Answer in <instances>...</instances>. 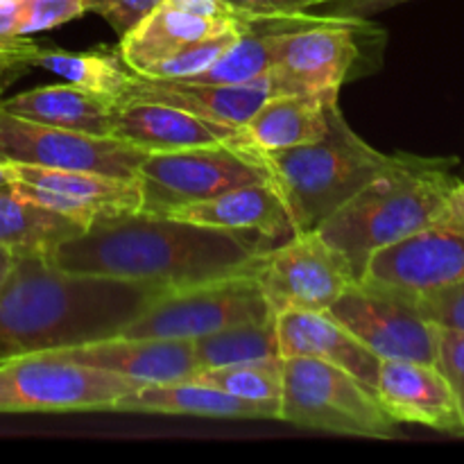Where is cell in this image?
Listing matches in <instances>:
<instances>
[{"label": "cell", "instance_id": "9", "mask_svg": "<svg viewBox=\"0 0 464 464\" xmlns=\"http://www.w3.org/2000/svg\"><path fill=\"white\" fill-rule=\"evenodd\" d=\"M254 275H236L188 288L159 293L148 306L121 331L139 338L198 340L245 322L272 320Z\"/></svg>", "mask_w": 464, "mask_h": 464}, {"label": "cell", "instance_id": "13", "mask_svg": "<svg viewBox=\"0 0 464 464\" xmlns=\"http://www.w3.org/2000/svg\"><path fill=\"white\" fill-rule=\"evenodd\" d=\"M365 279L421 293L464 279V190L424 229L372 254Z\"/></svg>", "mask_w": 464, "mask_h": 464}, {"label": "cell", "instance_id": "20", "mask_svg": "<svg viewBox=\"0 0 464 464\" xmlns=\"http://www.w3.org/2000/svg\"><path fill=\"white\" fill-rule=\"evenodd\" d=\"M116 412H152V415H190L211 420H279L281 401H247L229 392L198 383H143L122 394Z\"/></svg>", "mask_w": 464, "mask_h": 464}, {"label": "cell", "instance_id": "23", "mask_svg": "<svg viewBox=\"0 0 464 464\" xmlns=\"http://www.w3.org/2000/svg\"><path fill=\"white\" fill-rule=\"evenodd\" d=\"M240 18H208L181 12L170 5H159L134 30L121 36L118 57L136 75H145L163 59L172 57L186 45L238 25Z\"/></svg>", "mask_w": 464, "mask_h": 464}, {"label": "cell", "instance_id": "25", "mask_svg": "<svg viewBox=\"0 0 464 464\" xmlns=\"http://www.w3.org/2000/svg\"><path fill=\"white\" fill-rule=\"evenodd\" d=\"M82 231L80 222L21 198L9 184L0 186V247L16 256H53Z\"/></svg>", "mask_w": 464, "mask_h": 464}, {"label": "cell", "instance_id": "27", "mask_svg": "<svg viewBox=\"0 0 464 464\" xmlns=\"http://www.w3.org/2000/svg\"><path fill=\"white\" fill-rule=\"evenodd\" d=\"M193 344L199 370L281 356L276 317L227 326V329L216 331V334L193 340Z\"/></svg>", "mask_w": 464, "mask_h": 464}, {"label": "cell", "instance_id": "3", "mask_svg": "<svg viewBox=\"0 0 464 464\" xmlns=\"http://www.w3.org/2000/svg\"><path fill=\"white\" fill-rule=\"evenodd\" d=\"M456 159L394 152L392 161L347 199L317 234L361 279L372 254L438 220L460 190Z\"/></svg>", "mask_w": 464, "mask_h": 464}, {"label": "cell", "instance_id": "6", "mask_svg": "<svg viewBox=\"0 0 464 464\" xmlns=\"http://www.w3.org/2000/svg\"><path fill=\"white\" fill-rule=\"evenodd\" d=\"M281 421L353 438L392 440L399 421L385 412L374 390L331 362L306 356L284 358Z\"/></svg>", "mask_w": 464, "mask_h": 464}, {"label": "cell", "instance_id": "30", "mask_svg": "<svg viewBox=\"0 0 464 464\" xmlns=\"http://www.w3.org/2000/svg\"><path fill=\"white\" fill-rule=\"evenodd\" d=\"M415 302L433 326L464 334V279L415 293Z\"/></svg>", "mask_w": 464, "mask_h": 464}, {"label": "cell", "instance_id": "1", "mask_svg": "<svg viewBox=\"0 0 464 464\" xmlns=\"http://www.w3.org/2000/svg\"><path fill=\"white\" fill-rule=\"evenodd\" d=\"M270 247L261 236L134 211L91 222L50 258L75 275L172 293L225 276L254 275Z\"/></svg>", "mask_w": 464, "mask_h": 464}, {"label": "cell", "instance_id": "2", "mask_svg": "<svg viewBox=\"0 0 464 464\" xmlns=\"http://www.w3.org/2000/svg\"><path fill=\"white\" fill-rule=\"evenodd\" d=\"M154 295L127 281L66 272L50 256H16L0 284V358L121 334Z\"/></svg>", "mask_w": 464, "mask_h": 464}, {"label": "cell", "instance_id": "41", "mask_svg": "<svg viewBox=\"0 0 464 464\" xmlns=\"http://www.w3.org/2000/svg\"><path fill=\"white\" fill-rule=\"evenodd\" d=\"M460 186H462V190H464V179H460Z\"/></svg>", "mask_w": 464, "mask_h": 464}, {"label": "cell", "instance_id": "22", "mask_svg": "<svg viewBox=\"0 0 464 464\" xmlns=\"http://www.w3.org/2000/svg\"><path fill=\"white\" fill-rule=\"evenodd\" d=\"M338 95H272L240 127L238 140L258 154L313 143L329 130V107Z\"/></svg>", "mask_w": 464, "mask_h": 464}, {"label": "cell", "instance_id": "32", "mask_svg": "<svg viewBox=\"0 0 464 464\" xmlns=\"http://www.w3.org/2000/svg\"><path fill=\"white\" fill-rule=\"evenodd\" d=\"M82 3H84L86 14H98L118 36H125L163 0H82Z\"/></svg>", "mask_w": 464, "mask_h": 464}, {"label": "cell", "instance_id": "31", "mask_svg": "<svg viewBox=\"0 0 464 464\" xmlns=\"http://www.w3.org/2000/svg\"><path fill=\"white\" fill-rule=\"evenodd\" d=\"M82 0H21V25L18 34L32 36L36 32L54 30L68 21L84 16Z\"/></svg>", "mask_w": 464, "mask_h": 464}, {"label": "cell", "instance_id": "12", "mask_svg": "<svg viewBox=\"0 0 464 464\" xmlns=\"http://www.w3.org/2000/svg\"><path fill=\"white\" fill-rule=\"evenodd\" d=\"M143 159V150L113 136L62 130L0 109V163L93 170L121 179H136Z\"/></svg>", "mask_w": 464, "mask_h": 464}, {"label": "cell", "instance_id": "4", "mask_svg": "<svg viewBox=\"0 0 464 464\" xmlns=\"http://www.w3.org/2000/svg\"><path fill=\"white\" fill-rule=\"evenodd\" d=\"M258 157L284 199L293 234L315 231L392 161V154L376 150L349 127L338 100L331 102L329 130L322 139Z\"/></svg>", "mask_w": 464, "mask_h": 464}, {"label": "cell", "instance_id": "16", "mask_svg": "<svg viewBox=\"0 0 464 464\" xmlns=\"http://www.w3.org/2000/svg\"><path fill=\"white\" fill-rule=\"evenodd\" d=\"M272 95H279L272 71L247 84H199L190 80L131 75L116 104L161 102L225 125L243 127Z\"/></svg>", "mask_w": 464, "mask_h": 464}, {"label": "cell", "instance_id": "14", "mask_svg": "<svg viewBox=\"0 0 464 464\" xmlns=\"http://www.w3.org/2000/svg\"><path fill=\"white\" fill-rule=\"evenodd\" d=\"M9 186L21 198L48 207L71 220L89 227L100 218L140 211L136 179L102 175L93 170H66L30 163H3Z\"/></svg>", "mask_w": 464, "mask_h": 464}, {"label": "cell", "instance_id": "10", "mask_svg": "<svg viewBox=\"0 0 464 464\" xmlns=\"http://www.w3.org/2000/svg\"><path fill=\"white\" fill-rule=\"evenodd\" d=\"M329 313L381 361L438 358V326L421 315L411 290L361 276L343 290Z\"/></svg>", "mask_w": 464, "mask_h": 464}, {"label": "cell", "instance_id": "26", "mask_svg": "<svg viewBox=\"0 0 464 464\" xmlns=\"http://www.w3.org/2000/svg\"><path fill=\"white\" fill-rule=\"evenodd\" d=\"M34 66L54 72L68 84L80 86L91 93L104 95L116 102L118 95L127 86L134 72L122 63V59L111 53H66V50L39 48Z\"/></svg>", "mask_w": 464, "mask_h": 464}, {"label": "cell", "instance_id": "37", "mask_svg": "<svg viewBox=\"0 0 464 464\" xmlns=\"http://www.w3.org/2000/svg\"><path fill=\"white\" fill-rule=\"evenodd\" d=\"M163 5H170V7L181 9V12L198 14V16H208V18H240L243 14L236 12L231 5H227L225 0H163Z\"/></svg>", "mask_w": 464, "mask_h": 464}, {"label": "cell", "instance_id": "29", "mask_svg": "<svg viewBox=\"0 0 464 464\" xmlns=\"http://www.w3.org/2000/svg\"><path fill=\"white\" fill-rule=\"evenodd\" d=\"M240 32H243V16H240L238 25L229 27V30L220 32V34L208 36V39L198 41V44L186 45L184 50H179V53H175L172 57L163 59L157 66L150 68L143 77L186 80V77L198 75V72L207 71L213 62H218V59L234 45V41L238 39Z\"/></svg>", "mask_w": 464, "mask_h": 464}, {"label": "cell", "instance_id": "28", "mask_svg": "<svg viewBox=\"0 0 464 464\" xmlns=\"http://www.w3.org/2000/svg\"><path fill=\"white\" fill-rule=\"evenodd\" d=\"M190 381L213 385L247 401H281L284 390V356L258 358L225 367L199 370Z\"/></svg>", "mask_w": 464, "mask_h": 464}, {"label": "cell", "instance_id": "19", "mask_svg": "<svg viewBox=\"0 0 464 464\" xmlns=\"http://www.w3.org/2000/svg\"><path fill=\"white\" fill-rule=\"evenodd\" d=\"M238 130L170 104L125 102L118 104L111 136L150 154L222 143L238 139Z\"/></svg>", "mask_w": 464, "mask_h": 464}, {"label": "cell", "instance_id": "36", "mask_svg": "<svg viewBox=\"0 0 464 464\" xmlns=\"http://www.w3.org/2000/svg\"><path fill=\"white\" fill-rule=\"evenodd\" d=\"M238 14H295L308 12L324 0H225Z\"/></svg>", "mask_w": 464, "mask_h": 464}, {"label": "cell", "instance_id": "7", "mask_svg": "<svg viewBox=\"0 0 464 464\" xmlns=\"http://www.w3.org/2000/svg\"><path fill=\"white\" fill-rule=\"evenodd\" d=\"M267 181L266 163L238 139L175 152H150L136 170L140 211L170 216L231 188Z\"/></svg>", "mask_w": 464, "mask_h": 464}, {"label": "cell", "instance_id": "18", "mask_svg": "<svg viewBox=\"0 0 464 464\" xmlns=\"http://www.w3.org/2000/svg\"><path fill=\"white\" fill-rule=\"evenodd\" d=\"M279 352L284 358L306 356L331 362L374 390L381 358L349 334L329 311H290L276 315Z\"/></svg>", "mask_w": 464, "mask_h": 464}, {"label": "cell", "instance_id": "34", "mask_svg": "<svg viewBox=\"0 0 464 464\" xmlns=\"http://www.w3.org/2000/svg\"><path fill=\"white\" fill-rule=\"evenodd\" d=\"M41 45L27 36H18L14 41H0V98L5 91L21 80L30 68H34L36 53Z\"/></svg>", "mask_w": 464, "mask_h": 464}, {"label": "cell", "instance_id": "39", "mask_svg": "<svg viewBox=\"0 0 464 464\" xmlns=\"http://www.w3.org/2000/svg\"><path fill=\"white\" fill-rule=\"evenodd\" d=\"M14 261H16V254L9 252V249L0 247V284H3V279L7 276V272L12 270Z\"/></svg>", "mask_w": 464, "mask_h": 464}, {"label": "cell", "instance_id": "15", "mask_svg": "<svg viewBox=\"0 0 464 464\" xmlns=\"http://www.w3.org/2000/svg\"><path fill=\"white\" fill-rule=\"evenodd\" d=\"M54 353L71 362L116 372L140 383L190 381L199 372L193 340L139 338V335L116 334L93 343L57 349Z\"/></svg>", "mask_w": 464, "mask_h": 464}, {"label": "cell", "instance_id": "40", "mask_svg": "<svg viewBox=\"0 0 464 464\" xmlns=\"http://www.w3.org/2000/svg\"><path fill=\"white\" fill-rule=\"evenodd\" d=\"M9 184V177H7V170H5V166L0 163V186Z\"/></svg>", "mask_w": 464, "mask_h": 464}, {"label": "cell", "instance_id": "8", "mask_svg": "<svg viewBox=\"0 0 464 464\" xmlns=\"http://www.w3.org/2000/svg\"><path fill=\"white\" fill-rule=\"evenodd\" d=\"M140 381L71 362L54 352L0 358V415L113 411Z\"/></svg>", "mask_w": 464, "mask_h": 464}, {"label": "cell", "instance_id": "38", "mask_svg": "<svg viewBox=\"0 0 464 464\" xmlns=\"http://www.w3.org/2000/svg\"><path fill=\"white\" fill-rule=\"evenodd\" d=\"M21 25V0H0V41L18 39Z\"/></svg>", "mask_w": 464, "mask_h": 464}, {"label": "cell", "instance_id": "33", "mask_svg": "<svg viewBox=\"0 0 464 464\" xmlns=\"http://www.w3.org/2000/svg\"><path fill=\"white\" fill-rule=\"evenodd\" d=\"M435 365L440 367L456 394L458 411H460L464 426V334L460 331L438 329V358Z\"/></svg>", "mask_w": 464, "mask_h": 464}, {"label": "cell", "instance_id": "35", "mask_svg": "<svg viewBox=\"0 0 464 464\" xmlns=\"http://www.w3.org/2000/svg\"><path fill=\"white\" fill-rule=\"evenodd\" d=\"M403 3H411V0H324L315 9H320V14H329V16L372 18Z\"/></svg>", "mask_w": 464, "mask_h": 464}, {"label": "cell", "instance_id": "21", "mask_svg": "<svg viewBox=\"0 0 464 464\" xmlns=\"http://www.w3.org/2000/svg\"><path fill=\"white\" fill-rule=\"evenodd\" d=\"M170 216L186 222H195V225L261 236L267 243L272 238L285 240L293 234V225H290L284 199L279 198L270 179L238 186V188L227 190V193L207 199V202L188 204V207L172 211Z\"/></svg>", "mask_w": 464, "mask_h": 464}, {"label": "cell", "instance_id": "17", "mask_svg": "<svg viewBox=\"0 0 464 464\" xmlns=\"http://www.w3.org/2000/svg\"><path fill=\"white\" fill-rule=\"evenodd\" d=\"M374 394L399 424L464 435L456 394L435 362L381 361Z\"/></svg>", "mask_w": 464, "mask_h": 464}, {"label": "cell", "instance_id": "24", "mask_svg": "<svg viewBox=\"0 0 464 464\" xmlns=\"http://www.w3.org/2000/svg\"><path fill=\"white\" fill-rule=\"evenodd\" d=\"M0 109L62 130L111 136L118 104L104 95L91 93L66 82V84L36 86L12 98H0Z\"/></svg>", "mask_w": 464, "mask_h": 464}, {"label": "cell", "instance_id": "11", "mask_svg": "<svg viewBox=\"0 0 464 464\" xmlns=\"http://www.w3.org/2000/svg\"><path fill=\"white\" fill-rule=\"evenodd\" d=\"M275 313L329 311L331 304L356 281L352 267L317 231H295L272 245L254 272Z\"/></svg>", "mask_w": 464, "mask_h": 464}, {"label": "cell", "instance_id": "5", "mask_svg": "<svg viewBox=\"0 0 464 464\" xmlns=\"http://www.w3.org/2000/svg\"><path fill=\"white\" fill-rule=\"evenodd\" d=\"M383 27L372 18L313 14L302 27L281 36L272 77L279 95L340 93L349 80L379 71Z\"/></svg>", "mask_w": 464, "mask_h": 464}]
</instances>
